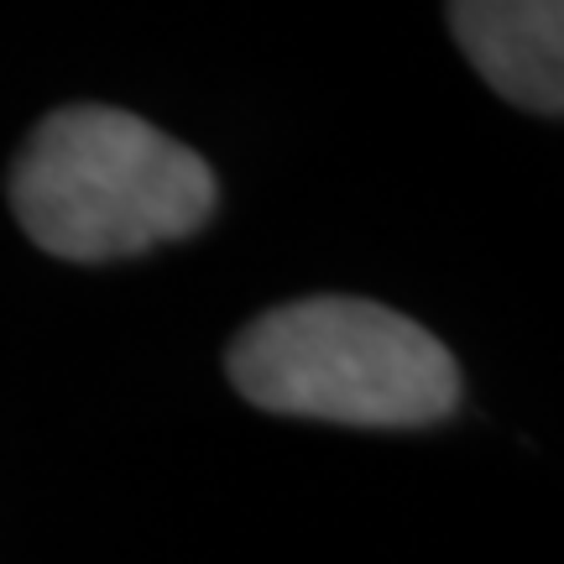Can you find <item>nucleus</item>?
<instances>
[{
    "label": "nucleus",
    "instance_id": "f03ea898",
    "mask_svg": "<svg viewBox=\"0 0 564 564\" xmlns=\"http://www.w3.org/2000/svg\"><path fill=\"white\" fill-rule=\"evenodd\" d=\"M230 382L251 408L350 429H419L460 403V366L408 314L371 299H299L230 340Z\"/></svg>",
    "mask_w": 564,
    "mask_h": 564
},
{
    "label": "nucleus",
    "instance_id": "7ed1b4c3",
    "mask_svg": "<svg viewBox=\"0 0 564 564\" xmlns=\"http://www.w3.org/2000/svg\"><path fill=\"white\" fill-rule=\"evenodd\" d=\"M449 32L502 100L560 121L564 110V6L554 0H465Z\"/></svg>",
    "mask_w": 564,
    "mask_h": 564
},
{
    "label": "nucleus",
    "instance_id": "f257e3e1",
    "mask_svg": "<svg viewBox=\"0 0 564 564\" xmlns=\"http://www.w3.org/2000/svg\"><path fill=\"white\" fill-rule=\"evenodd\" d=\"M215 204L209 162L116 105H63L11 162L21 230L63 262H116L188 241Z\"/></svg>",
    "mask_w": 564,
    "mask_h": 564
}]
</instances>
